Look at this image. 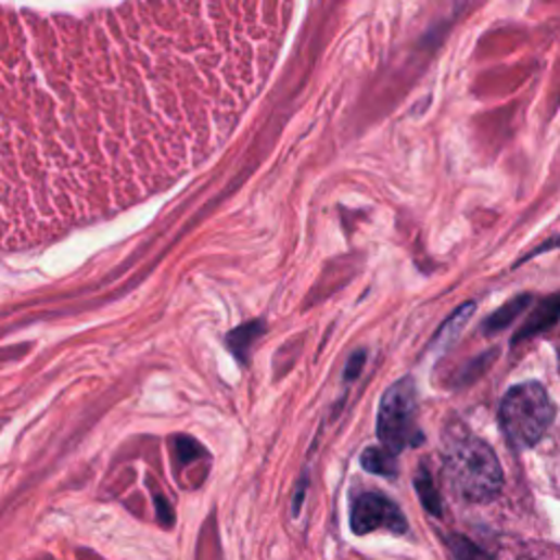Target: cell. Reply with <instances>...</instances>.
Instances as JSON below:
<instances>
[{"label":"cell","instance_id":"6da1fadb","mask_svg":"<svg viewBox=\"0 0 560 560\" xmlns=\"http://www.w3.org/2000/svg\"><path fill=\"white\" fill-rule=\"evenodd\" d=\"M213 145V86L174 5H0V254L127 208Z\"/></svg>","mask_w":560,"mask_h":560},{"label":"cell","instance_id":"8fae6325","mask_svg":"<svg viewBox=\"0 0 560 560\" xmlns=\"http://www.w3.org/2000/svg\"><path fill=\"white\" fill-rule=\"evenodd\" d=\"M260 335V324H250V327H243V329H237L232 335H230V346L234 348V353H241L243 348L247 351L250 348V342L254 338Z\"/></svg>","mask_w":560,"mask_h":560},{"label":"cell","instance_id":"8992f818","mask_svg":"<svg viewBox=\"0 0 560 560\" xmlns=\"http://www.w3.org/2000/svg\"><path fill=\"white\" fill-rule=\"evenodd\" d=\"M361 467L368 471V473H374V475H383V478H394L396 475V456L390 454L387 449L383 447H372L368 451H364L361 456Z\"/></svg>","mask_w":560,"mask_h":560},{"label":"cell","instance_id":"9c48e42d","mask_svg":"<svg viewBox=\"0 0 560 560\" xmlns=\"http://www.w3.org/2000/svg\"><path fill=\"white\" fill-rule=\"evenodd\" d=\"M527 303H530V296H519V298H514L510 305L501 307L495 316H491V320L484 324V329H486V331H493V333L506 329V327L527 307Z\"/></svg>","mask_w":560,"mask_h":560},{"label":"cell","instance_id":"277c9868","mask_svg":"<svg viewBox=\"0 0 560 560\" xmlns=\"http://www.w3.org/2000/svg\"><path fill=\"white\" fill-rule=\"evenodd\" d=\"M418 403H416V387L413 381L400 379L396 381L381 398L379 416H377V436L390 454H400L403 449L416 447L423 443L416 425Z\"/></svg>","mask_w":560,"mask_h":560},{"label":"cell","instance_id":"3957f363","mask_svg":"<svg viewBox=\"0 0 560 560\" xmlns=\"http://www.w3.org/2000/svg\"><path fill=\"white\" fill-rule=\"evenodd\" d=\"M553 413L556 407L540 383H519L508 390L499 405V425L508 443L517 451H523L547 434Z\"/></svg>","mask_w":560,"mask_h":560},{"label":"cell","instance_id":"5b68a950","mask_svg":"<svg viewBox=\"0 0 560 560\" xmlns=\"http://www.w3.org/2000/svg\"><path fill=\"white\" fill-rule=\"evenodd\" d=\"M351 527L355 534H370L374 530L405 534L407 521H405L400 508L392 499H387L379 493H364L353 501Z\"/></svg>","mask_w":560,"mask_h":560},{"label":"cell","instance_id":"30bf717a","mask_svg":"<svg viewBox=\"0 0 560 560\" xmlns=\"http://www.w3.org/2000/svg\"><path fill=\"white\" fill-rule=\"evenodd\" d=\"M449 547L454 551V560H495L493 556H488L484 549H480L475 543H471L460 534H454L449 538Z\"/></svg>","mask_w":560,"mask_h":560},{"label":"cell","instance_id":"7a4b0ae2","mask_svg":"<svg viewBox=\"0 0 560 560\" xmlns=\"http://www.w3.org/2000/svg\"><path fill=\"white\" fill-rule=\"evenodd\" d=\"M445 478L467 501H491L504 486V471L495 451L462 425L445 434Z\"/></svg>","mask_w":560,"mask_h":560},{"label":"cell","instance_id":"ba28073f","mask_svg":"<svg viewBox=\"0 0 560 560\" xmlns=\"http://www.w3.org/2000/svg\"><path fill=\"white\" fill-rule=\"evenodd\" d=\"M416 491H418L420 499H423L425 508H428L432 514H436V517H441V514H443L441 497H438V493H436V488H434V482H432V478H430V473H428L425 469H420V471H418V478H416Z\"/></svg>","mask_w":560,"mask_h":560},{"label":"cell","instance_id":"52a82bcc","mask_svg":"<svg viewBox=\"0 0 560 560\" xmlns=\"http://www.w3.org/2000/svg\"><path fill=\"white\" fill-rule=\"evenodd\" d=\"M556 314H558V301H556V296H551V298L530 318V322L519 329L517 342L523 340V338H532V335H536L538 331H543V329H547L549 324H553V322H556Z\"/></svg>","mask_w":560,"mask_h":560}]
</instances>
